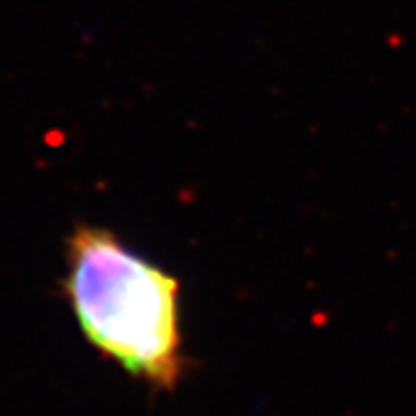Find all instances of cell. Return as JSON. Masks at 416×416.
<instances>
[{
    "label": "cell",
    "instance_id": "1",
    "mask_svg": "<svg viewBox=\"0 0 416 416\" xmlns=\"http://www.w3.org/2000/svg\"><path fill=\"white\" fill-rule=\"evenodd\" d=\"M65 264V296L83 338L153 389L176 387L185 368L178 280L93 224L74 227Z\"/></svg>",
    "mask_w": 416,
    "mask_h": 416
}]
</instances>
